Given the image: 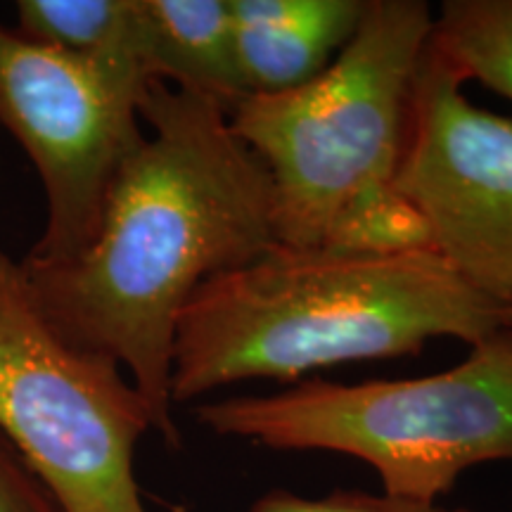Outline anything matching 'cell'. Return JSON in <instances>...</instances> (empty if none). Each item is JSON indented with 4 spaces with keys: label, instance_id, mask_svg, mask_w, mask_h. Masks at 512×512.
<instances>
[{
    "label": "cell",
    "instance_id": "5b68a950",
    "mask_svg": "<svg viewBox=\"0 0 512 512\" xmlns=\"http://www.w3.org/2000/svg\"><path fill=\"white\" fill-rule=\"evenodd\" d=\"M150 430L124 368L64 339L0 249V434L62 512H145L136 448Z\"/></svg>",
    "mask_w": 512,
    "mask_h": 512
},
{
    "label": "cell",
    "instance_id": "5bb4252c",
    "mask_svg": "<svg viewBox=\"0 0 512 512\" xmlns=\"http://www.w3.org/2000/svg\"><path fill=\"white\" fill-rule=\"evenodd\" d=\"M501 323L508 325V328H512V311H503L501 313Z\"/></svg>",
    "mask_w": 512,
    "mask_h": 512
},
{
    "label": "cell",
    "instance_id": "3957f363",
    "mask_svg": "<svg viewBox=\"0 0 512 512\" xmlns=\"http://www.w3.org/2000/svg\"><path fill=\"white\" fill-rule=\"evenodd\" d=\"M432 24L422 0H368L356 34L323 74L287 93L249 95L228 114L271 178L278 245L427 249L396 178Z\"/></svg>",
    "mask_w": 512,
    "mask_h": 512
},
{
    "label": "cell",
    "instance_id": "8fae6325",
    "mask_svg": "<svg viewBox=\"0 0 512 512\" xmlns=\"http://www.w3.org/2000/svg\"><path fill=\"white\" fill-rule=\"evenodd\" d=\"M430 48L463 83L479 81L512 100V0H446Z\"/></svg>",
    "mask_w": 512,
    "mask_h": 512
},
{
    "label": "cell",
    "instance_id": "7c38bea8",
    "mask_svg": "<svg viewBox=\"0 0 512 512\" xmlns=\"http://www.w3.org/2000/svg\"><path fill=\"white\" fill-rule=\"evenodd\" d=\"M249 512H472L441 503H418L387 494L335 491L323 498H304L285 489H271L252 503Z\"/></svg>",
    "mask_w": 512,
    "mask_h": 512
},
{
    "label": "cell",
    "instance_id": "30bf717a",
    "mask_svg": "<svg viewBox=\"0 0 512 512\" xmlns=\"http://www.w3.org/2000/svg\"><path fill=\"white\" fill-rule=\"evenodd\" d=\"M15 31L121 79L157 81L147 67L138 0H19Z\"/></svg>",
    "mask_w": 512,
    "mask_h": 512
},
{
    "label": "cell",
    "instance_id": "4fadbf2b",
    "mask_svg": "<svg viewBox=\"0 0 512 512\" xmlns=\"http://www.w3.org/2000/svg\"><path fill=\"white\" fill-rule=\"evenodd\" d=\"M0 512H62L46 484L0 434Z\"/></svg>",
    "mask_w": 512,
    "mask_h": 512
},
{
    "label": "cell",
    "instance_id": "52a82bcc",
    "mask_svg": "<svg viewBox=\"0 0 512 512\" xmlns=\"http://www.w3.org/2000/svg\"><path fill=\"white\" fill-rule=\"evenodd\" d=\"M396 190L420 216L427 249L512 311V119L479 110L430 43L413 79Z\"/></svg>",
    "mask_w": 512,
    "mask_h": 512
},
{
    "label": "cell",
    "instance_id": "277c9868",
    "mask_svg": "<svg viewBox=\"0 0 512 512\" xmlns=\"http://www.w3.org/2000/svg\"><path fill=\"white\" fill-rule=\"evenodd\" d=\"M221 437L275 451H332L368 463L382 494L441 503L472 467L512 463V328L472 344L463 363L413 380H309L275 394L197 406Z\"/></svg>",
    "mask_w": 512,
    "mask_h": 512
},
{
    "label": "cell",
    "instance_id": "6da1fadb",
    "mask_svg": "<svg viewBox=\"0 0 512 512\" xmlns=\"http://www.w3.org/2000/svg\"><path fill=\"white\" fill-rule=\"evenodd\" d=\"M150 126L114 178L98 233L67 261L22 259L41 311L76 347L117 361L166 446H181L171 349L192 292L278 245L264 164L219 102L152 81Z\"/></svg>",
    "mask_w": 512,
    "mask_h": 512
},
{
    "label": "cell",
    "instance_id": "8992f818",
    "mask_svg": "<svg viewBox=\"0 0 512 512\" xmlns=\"http://www.w3.org/2000/svg\"><path fill=\"white\" fill-rule=\"evenodd\" d=\"M147 86L0 24V126L27 152L48 207L29 259L67 261L91 245L114 178L145 138L140 102Z\"/></svg>",
    "mask_w": 512,
    "mask_h": 512
},
{
    "label": "cell",
    "instance_id": "ba28073f",
    "mask_svg": "<svg viewBox=\"0 0 512 512\" xmlns=\"http://www.w3.org/2000/svg\"><path fill=\"white\" fill-rule=\"evenodd\" d=\"M249 95L302 88L356 34L368 0H228Z\"/></svg>",
    "mask_w": 512,
    "mask_h": 512
},
{
    "label": "cell",
    "instance_id": "7a4b0ae2",
    "mask_svg": "<svg viewBox=\"0 0 512 512\" xmlns=\"http://www.w3.org/2000/svg\"><path fill=\"white\" fill-rule=\"evenodd\" d=\"M501 325V311L430 249L273 245L192 292L171 349V403L245 380L294 382L339 363L413 356L437 337L472 347Z\"/></svg>",
    "mask_w": 512,
    "mask_h": 512
},
{
    "label": "cell",
    "instance_id": "9c48e42d",
    "mask_svg": "<svg viewBox=\"0 0 512 512\" xmlns=\"http://www.w3.org/2000/svg\"><path fill=\"white\" fill-rule=\"evenodd\" d=\"M138 8L157 81L219 102L228 114L249 98L228 0H138Z\"/></svg>",
    "mask_w": 512,
    "mask_h": 512
}]
</instances>
